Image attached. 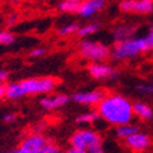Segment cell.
<instances>
[{
    "instance_id": "5b68a950",
    "label": "cell",
    "mask_w": 153,
    "mask_h": 153,
    "mask_svg": "<svg viewBox=\"0 0 153 153\" xmlns=\"http://www.w3.org/2000/svg\"><path fill=\"white\" fill-rule=\"evenodd\" d=\"M98 142H102V137L95 129H90V128L77 129L70 137V146L82 149H87L92 144Z\"/></svg>"
},
{
    "instance_id": "44dd1931",
    "label": "cell",
    "mask_w": 153,
    "mask_h": 153,
    "mask_svg": "<svg viewBox=\"0 0 153 153\" xmlns=\"http://www.w3.org/2000/svg\"><path fill=\"white\" fill-rule=\"evenodd\" d=\"M15 42V35L10 31H0V46H10Z\"/></svg>"
},
{
    "instance_id": "ba28073f",
    "label": "cell",
    "mask_w": 153,
    "mask_h": 153,
    "mask_svg": "<svg viewBox=\"0 0 153 153\" xmlns=\"http://www.w3.org/2000/svg\"><path fill=\"white\" fill-rule=\"evenodd\" d=\"M87 72L95 80H110L117 76V71L107 64L103 62H92L87 67Z\"/></svg>"
},
{
    "instance_id": "e0dca14e",
    "label": "cell",
    "mask_w": 153,
    "mask_h": 153,
    "mask_svg": "<svg viewBox=\"0 0 153 153\" xmlns=\"http://www.w3.org/2000/svg\"><path fill=\"white\" fill-rule=\"evenodd\" d=\"M100 120V114L97 113V111H90V112H85L81 113L80 116L76 117V123L77 125H91L95 123Z\"/></svg>"
},
{
    "instance_id": "603a6c76",
    "label": "cell",
    "mask_w": 153,
    "mask_h": 153,
    "mask_svg": "<svg viewBox=\"0 0 153 153\" xmlns=\"http://www.w3.org/2000/svg\"><path fill=\"white\" fill-rule=\"evenodd\" d=\"M39 153H62V151H61V148L57 144L52 143V142H46Z\"/></svg>"
},
{
    "instance_id": "83f0119b",
    "label": "cell",
    "mask_w": 153,
    "mask_h": 153,
    "mask_svg": "<svg viewBox=\"0 0 153 153\" xmlns=\"http://www.w3.org/2000/svg\"><path fill=\"white\" fill-rule=\"evenodd\" d=\"M62 153H87L86 149H82V148H76V147H70V148H67L65 152Z\"/></svg>"
},
{
    "instance_id": "ffe728a7",
    "label": "cell",
    "mask_w": 153,
    "mask_h": 153,
    "mask_svg": "<svg viewBox=\"0 0 153 153\" xmlns=\"http://www.w3.org/2000/svg\"><path fill=\"white\" fill-rule=\"evenodd\" d=\"M137 92L143 97H152L153 96V81L151 82H142L136 87Z\"/></svg>"
},
{
    "instance_id": "cb8c5ba5",
    "label": "cell",
    "mask_w": 153,
    "mask_h": 153,
    "mask_svg": "<svg viewBox=\"0 0 153 153\" xmlns=\"http://www.w3.org/2000/svg\"><path fill=\"white\" fill-rule=\"evenodd\" d=\"M86 151H87V153H106V151H105V148L102 146V142L92 144V146L88 147Z\"/></svg>"
},
{
    "instance_id": "484cf974",
    "label": "cell",
    "mask_w": 153,
    "mask_h": 153,
    "mask_svg": "<svg viewBox=\"0 0 153 153\" xmlns=\"http://www.w3.org/2000/svg\"><path fill=\"white\" fill-rule=\"evenodd\" d=\"M3 120L5 123H14V122L18 120V117H16V114H14V113H6L3 116Z\"/></svg>"
},
{
    "instance_id": "277c9868",
    "label": "cell",
    "mask_w": 153,
    "mask_h": 153,
    "mask_svg": "<svg viewBox=\"0 0 153 153\" xmlns=\"http://www.w3.org/2000/svg\"><path fill=\"white\" fill-rule=\"evenodd\" d=\"M25 96L34 95H48L52 92L57 86V80L55 77H30L20 81Z\"/></svg>"
},
{
    "instance_id": "9a60e30c",
    "label": "cell",
    "mask_w": 153,
    "mask_h": 153,
    "mask_svg": "<svg viewBox=\"0 0 153 153\" xmlns=\"http://www.w3.org/2000/svg\"><path fill=\"white\" fill-rule=\"evenodd\" d=\"M24 90L21 87V83L19 82H13L5 86V97L9 100H19V98L24 97Z\"/></svg>"
},
{
    "instance_id": "8fae6325",
    "label": "cell",
    "mask_w": 153,
    "mask_h": 153,
    "mask_svg": "<svg viewBox=\"0 0 153 153\" xmlns=\"http://www.w3.org/2000/svg\"><path fill=\"white\" fill-rule=\"evenodd\" d=\"M46 138L40 134V133H30L27 134L24 140L21 141L20 143V148L25 149V151H29L31 153H39L40 149L45 146V143H46Z\"/></svg>"
},
{
    "instance_id": "5bb4252c",
    "label": "cell",
    "mask_w": 153,
    "mask_h": 153,
    "mask_svg": "<svg viewBox=\"0 0 153 153\" xmlns=\"http://www.w3.org/2000/svg\"><path fill=\"white\" fill-rule=\"evenodd\" d=\"M132 107H133V114L140 120L149 121L153 118V110L147 103L142 101H136L132 103Z\"/></svg>"
},
{
    "instance_id": "d6a6232c",
    "label": "cell",
    "mask_w": 153,
    "mask_h": 153,
    "mask_svg": "<svg viewBox=\"0 0 153 153\" xmlns=\"http://www.w3.org/2000/svg\"><path fill=\"white\" fill-rule=\"evenodd\" d=\"M65 1H70V3H76V4H80L82 0H65Z\"/></svg>"
},
{
    "instance_id": "4dcf8cb0",
    "label": "cell",
    "mask_w": 153,
    "mask_h": 153,
    "mask_svg": "<svg viewBox=\"0 0 153 153\" xmlns=\"http://www.w3.org/2000/svg\"><path fill=\"white\" fill-rule=\"evenodd\" d=\"M5 153H31V152H29V151H25V149H22V148H16V149H13V151H9V152H5Z\"/></svg>"
},
{
    "instance_id": "7402d4cb",
    "label": "cell",
    "mask_w": 153,
    "mask_h": 153,
    "mask_svg": "<svg viewBox=\"0 0 153 153\" xmlns=\"http://www.w3.org/2000/svg\"><path fill=\"white\" fill-rule=\"evenodd\" d=\"M59 10H61L62 13H67V14H75L79 10V4L62 0V1L59 4Z\"/></svg>"
},
{
    "instance_id": "ac0fdd59",
    "label": "cell",
    "mask_w": 153,
    "mask_h": 153,
    "mask_svg": "<svg viewBox=\"0 0 153 153\" xmlns=\"http://www.w3.org/2000/svg\"><path fill=\"white\" fill-rule=\"evenodd\" d=\"M100 27H101V25L98 24V22H91V24H86V25L80 26L76 34H77L79 37H82L83 39V37H88L91 35L96 34L98 30H100Z\"/></svg>"
},
{
    "instance_id": "f546056e",
    "label": "cell",
    "mask_w": 153,
    "mask_h": 153,
    "mask_svg": "<svg viewBox=\"0 0 153 153\" xmlns=\"http://www.w3.org/2000/svg\"><path fill=\"white\" fill-rule=\"evenodd\" d=\"M146 37H147V40L149 41V44L152 45V48H153V26H151V27H149L148 33L146 34Z\"/></svg>"
},
{
    "instance_id": "7a4b0ae2",
    "label": "cell",
    "mask_w": 153,
    "mask_h": 153,
    "mask_svg": "<svg viewBox=\"0 0 153 153\" xmlns=\"http://www.w3.org/2000/svg\"><path fill=\"white\" fill-rule=\"evenodd\" d=\"M153 50L152 45L147 40L146 35L138 37H131L125 41L114 42V46L111 50V56L117 61H126L134 59L140 53Z\"/></svg>"
},
{
    "instance_id": "4fadbf2b",
    "label": "cell",
    "mask_w": 153,
    "mask_h": 153,
    "mask_svg": "<svg viewBox=\"0 0 153 153\" xmlns=\"http://www.w3.org/2000/svg\"><path fill=\"white\" fill-rule=\"evenodd\" d=\"M136 33V26L129 24H120L112 30V39L114 42L125 41L133 37Z\"/></svg>"
},
{
    "instance_id": "f1b7e54d",
    "label": "cell",
    "mask_w": 153,
    "mask_h": 153,
    "mask_svg": "<svg viewBox=\"0 0 153 153\" xmlns=\"http://www.w3.org/2000/svg\"><path fill=\"white\" fill-rule=\"evenodd\" d=\"M18 20H19L18 15H11V16H9V19H7V25H9V26H14L18 22Z\"/></svg>"
},
{
    "instance_id": "d4e9b609",
    "label": "cell",
    "mask_w": 153,
    "mask_h": 153,
    "mask_svg": "<svg viewBox=\"0 0 153 153\" xmlns=\"http://www.w3.org/2000/svg\"><path fill=\"white\" fill-rule=\"evenodd\" d=\"M45 53H46V50H45L44 48H36V49H33L31 51L29 52V56L30 57H41L44 56Z\"/></svg>"
},
{
    "instance_id": "d6986e66",
    "label": "cell",
    "mask_w": 153,
    "mask_h": 153,
    "mask_svg": "<svg viewBox=\"0 0 153 153\" xmlns=\"http://www.w3.org/2000/svg\"><path fill=\"white\" fill-rule=\"evenodd\" d=\"M79 27L80 26L76 24V22H70V24H66V25H62L61 27H59L57 29V35L59 36H62V37L71 36V35L77 33Z\"/></svg>"
},
{
    "instance_id": "52a82bcc",
    "label": "cell",
    "mask_w": 153,
    "mask_h": 153,
    "mask_svg": "<svg viewBox=\"0 0 153 153\" xmlns=\"http://www.w3.org/2000/svg\"><path fill=\"white\" fill-rule=\"evenodd\" d=\"M125 141V144L128 149H131L134 153H143L151 147V137L141 131H137L129 137H127Z\"/></svg>"
},
{
    "instance_id": "8992f818",
    "label": "cell",
    "mask_w": 153,
    "mask_h": 153,
    "mask_svg": "<svg viewBox=\"0 0 153 153\" xmlns=\"http://www.w3.org/2000/svg\"><path fill=\"white\" fill-rule=\"evenodd\" d=\"M118 7L125 14L147 15L153 13V0H122Z\"/></svg>"
},
{
    "instance_id": "30bf717a",
    "label": "cell",
    "mask_w": 153,
    "mask_h": 153,
    "mask_svg": "<svg viewBox=\"0 0 153 153\" xmlns=\"http://www.w3.org/2000/svg\"><path fill=\"white\" fill-rule=\"evenodd\" d=\"M103 91L100 90L83 91V92H76L72 96V101L82 106H97L98 102L103 98Z\"/></svg>"
},
{
    "instance_id": "836d02e7",
    "label": "cell",
    "mask_w": 153,
    "mask_h": 153,
    "mask_svg": "<svg viewBox=\"0 0 153 153\" xmlns=\"http://www.w3.org/2000/svg\"><path fill=\"white\" fill-rule=\"evenodd\" d=\"M21 1H22V0H11V3H14V4H19Z\"/></svg>"
},
{
    "instance_id": "7c38bea8",
    "label": "cell",
    "mask_w": 153,
    "mask_h": 153,
    "mask_svg": "<svg viewBox=\"0 0 153 153\" xmlns=\"http://www.w3.org/2000/svg\"><path fill=\"white\" fill-rule=\"evenodd\" d=\"M70 101V97L67 95H50V96H46V97H42L41 101H40V105L44 107L45 110H57V108H61L68 103Z\"/></svg>"
},
{
    "instance_id": "2e32d148",
    "label": "cell",
    "mask_w": 153,
    "mask_h": 153,
    "mask_svg": "<svg viewBox=\"0 0 153 153\" xmlns=\"http://www.w3.org/2000/svg\"><path fill=\"white\" fill-rule=\"evenodd\" d=\"M137 131H140L138 126H136L132 123V122H129V123H125V125H121V126L116 127V136L121 140H126L127 137H129Z\"/></svg>"
},
{
    "instance_id": "6da1fadb",
    "label": "cell",
    "mask_w": 153,
    "mask_h": 153,
    "mask_svg": "<svg viewBox=\"0 0 153 153\" xmlns=\"http://www.w3.org/2000/svg\"><path fill=\"white\" fill-rule=\"evenodd\" d=\"M96 107L100 118L114 127L129 123L134 118L131 100L120 94L105 95Z\"/></svg>"
},
{
    "instance_id": "9c48e42d",
    "label": "cell",
    "mask_w": 153,
    "mask_h": 153,
    "mask_svg": "<svg viewBox=\"0 0 153 153\" xmlns=\"http://www.w3.org/2000/svg\"><path fill=\"white\" fill-rule=\"evenodd\" d=\"M107 5V0H82L79 4L77 14L83 19H90L102 11Z\"/></svg>"
},
{
    "instance_id": "3957f363",
    "label": "cell",
    "mask_w": 153,
    "mask_h": 153,
    "mask_svg": "<svg viewBox=\"0 0 153 153\" xmlns=\"http://www.w3.org/2000/svg\"><path fill=\"white\" fill-rule=\"evenodd\" d=\"M80 56L91 62H103L111 56V49L106 44L95 40H82L79 44Z\"/></svg>"
},
{
    "instance_id": "4316f807",
    "label": "cell",
    "mask_w": 153,
    "mask_h": 153,
    "mask_svg": "<svg viewBox=\"0 0 153 153\" xmlns=\"http://www.w3.org/2000/svg\"><path fill=\"white\" fill-rule=\"evenodd\" d=\"M7 79H9V72L5 68H0V85H5Z\"/></svg>"
},
{
    "instance_id": "1f68e13d",
    "label": "cell",
    "mask_w": 153,
    "mask_h": 153,
    "mask_svg": "<svg viewBox=\"0 0 153 153\" xmlns=\"http://www.w3.org/2000/svg\"><path fill=\"white\" fill-rule=\"evenodd\" d=\"M5 97V85H0V98Z\"/></svg>"
}]
</instances>
